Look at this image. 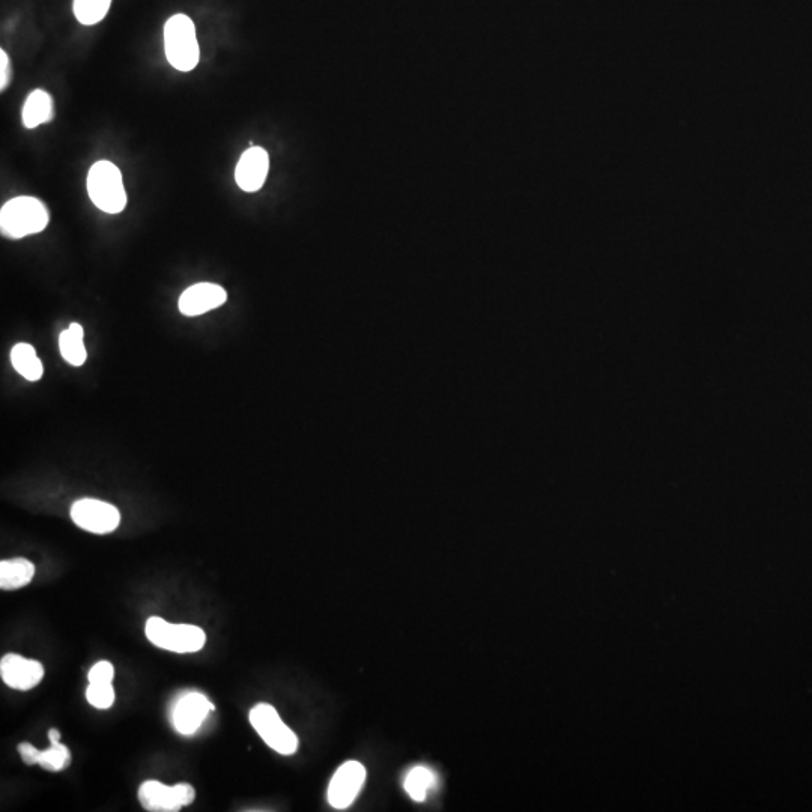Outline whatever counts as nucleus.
Returning <instances> with one entry per match:
<instances>
[{
    "mask_svg": "<svg viewBox=\"0 0 812 812\" xmlns=\"http://www.w3.org/2000/svg\"><path fill=\"white\" fill-rule=\"evenodd\" d=\"M53 118H55V101L52 95L43 89L31 92L23 106V125L29 130H34L40 125L49 124Z\"/></svg>",
    "mask_w": 812,
    "mask_h": 812,
    "instance_id": "13",
    "label": "nucleus"
},
{
    "mask_svg": "<svg viewBox=\"0 0 812 812\" xmlns=\"http://www.w3.org/2000/svg\"><path fill=\"white\" fill-rule=\"evenodd\" d=\"M11 363L14 369L31 382L40 381L44 375L43 363L38 358L34 346L29 343H19L11 351Z\"/></svg>",
    "mask_w": 812,
    "mask_h": 812,
    "instance_id": "16",
    "label": "nucleus"
},
{
    "mask_svg": "<svg viewBox=\"0 0 812 812\" xmlns=\"http://www.w3.org/2000/svg\"><path fill=\"white\" fill-rule=\"evenodd\" d=\"M35 566L26 558H13L0 563V588L5 591L19 590L31 584Z\"/></svg>",
    "mask_w": 812,
    "mask_h": 812,
    "instance_id": "14",
    "label": "nucleus"
},
{
    "mask_svg": "<svg viewBox=\"0 0 812 812\" xmlns=\"http://www.w3.org/2000/svg\"><path fill=\"white\" fill-rule=\"evenodd\" d=\"M112 0H74V14L82 25L92 26L104 20Z\"/></svg>",
    "mask_w": 812,
    "mask_h": 812,
    "instance_id": "19",
    "label": "nucleus"
},
{
    "mask_svg": "<svg viewBox=\"0 0 812 812\" xmlns=\"http://www.w3.org/2000/svg\"><path fill=\"white\" fill-rule=\"evenodd\" d=\"M49 220L46 205L37 197H14L8 200L0 211L2 234L13 240L40 234L49 225Z\"/></svg>",
    "mask_w": 812,
    "mask_h": 812,
    "instance_id": "1",
    "label": "nucleus"
},
{
    "mask_svg": "<svg viewBox=\"0 0 812 812\" xmlns=\"http://www.w3.org/2000/svg\"><path fill=\"white\" fill-rule=\"evenodd\" d=\"M0 677L11 689L31 691L43 682L44 667L34 659L10 653L0 661Z\"/></svg>",
    "mask_w": 812,
    "mask_h": 812,
    "instance_id": "10",
    "label": "nucleus"
},
{
    "mask_svg": "<svg viewBox=\"0 0 812 812\" xmlns=\"http://www.w3.org/2000/svg\"><path fill=\"white\" fill-rule=\"evenodd\" d=\"M17 749H19L20 755H22V760L25 761L28 766H35V764H37L40 749L35 748L34 745L28 742L20 743Z\"/></svg>",
    "mask_w": 812,
    "mask_h": 812,
    "instance_id": "23",
    "label": "nucleus"
},
{
    "mask_svg": "<svg viewBox=\"0 0 812 812\" xmlns=\"http://www.w3.org/2000/svg\"><path fill=\"white\" fill-rule=\"evenodd\" d=\"M250 724L273 751L292 755L298 751V737L270 704H258L250 710Z\"/></svg>",
    "mask_w": 812,
    "mask_h": 812,
    "instance_id": "5",
    "label": "nucleus"
},
{
    "mask_svg": "<svg viewBox=\"0 0 812 812\" xmlns=\"http://www.w3.org/2000/svg\"><path fill=\"white\" fill-rule=\"evenodd\" d=\"M140 803L143 808L149 812H176L182 806H188L193 803L196 797V790L193 785L187 782L181 784L164 785L160 781H145L140 785L139 793Z\"/></svg>",
    "mask_w": 812,
    "mask_h": 812,
    "instance_id": "6",
    "label": "nucleus"
},
{
    "mask_svg": "<svg viewBox=\"0 0 812 812\" xmlns=\"http://www.w3.org/2000/svg\"><path fill=\"white\" fill-rule=\"evenodd\" d=\"M11 80V61L10 56L5 50H0V89L5 91L10 85Z\"/></svg>",
    "mask_w": 812,
    "mask_h": 812,
    "instance_id": "22",
    "label": "nucleus"
},
{
    "mask_svg": "<svg viewBox=\"0 0 812 812\" xmlns=\"http://www.w3.org/2000/svg\"><path fill=\"white\" fill-rule=\"evenodd\" d=\"M270 170V157L264 148L252 146L244 151L235 169V181L241 190L247 193L259 191L267 179Z\"/></svg>",
    "mask_w": 812,
    "mask_h": 812,
    "instance_id": "12",
    "label": "nucleus"
},
{
    "mask_svg": "<svg viewBox=\"0 0 812 812\" xmlns=\"http://www.w3.org/2000/svg\"><path fill=\"white\" fill-rule=\"evenodd\" d=\"M88 194L98 210L107 214H119L127 207L122 173L110 161H97L88 173Z\"/></svg>",
    "mask_w": 812,
    "mask_h": 812,
    "instance_id": "3",
    "label": "nucleus"
},
{
    "mask_svg": "<svg viewBox=\"0 0 812 812\" xmlns=\"http://www.w3.org/2000/svg\"><path fill=\"white\" fill-rule=\"evenodd\" d=\"M366 781V769L358 761H346L328 785V802L333 808L345 809L354 802Z\"/></svg>",
    "mask_w": 812,
    "mask_h": 812,
    "instance_id": "9",
    "label": "nucleus"
},
{
    "mask_svg": "<svg viewBox=\"0 0 812 812\" xmlns=\"http://www.w3.org/2000/svg\"><path fill=\"white\" fill-rule=\"evenodd\" d=\"M86 700L95 709H110L115 703V689H113L112 683L109 685L89 683L88 689H86Z\"/></svg>",
    "mask_w": 812,
    "mask_h": 812,
    "instance_id": "20",
    "label": "nucleus"
},
{
    "mask_svg": "<svg viewBox=\"0 0 812 812\" xmlns=\"http://www.w3.org/2000/svg\"><path fill=\"white\" fill-rule=\"evenodd\" d=\"M214 710V704L200 692H185L173 701L170 721L181 736H193Z\"/></svg>",
    "mask_w": 812,
    "mask_h": 812,
    "instance_id": "7",
    "label": "nucleus"
},
{
    "mask_svg": "<svg viewBox=\"0 0 812 812\" xmlns=\"http://www.w3.org/2000/svg\"><path fill=\"white\" fill-rule=\"evenodd\" d=\"M149 643L173 653H196L207 643V635L199 626L173 625L161 617H151L145 626Z\"/></svg>",
    "mask_w": 812,
    "mask_h": 812,
    "instance_id": "4",
    "label": "nucleus"
},
{
    "mask_svg": "<svg viewBox=\"0 0 812 812\" xmlns=\"http://www.w3.org/2000/svg\"><path fill=\"white\" fill-rule=\"evenodd\" d=\"M83 337H85V331H83L82 325L77 324V322L71 324L67 330L62 331L61 337H59V349H61L62 357L71 366H82V364H85L86 358H88Z\"/></svg>",
    "mask_w": 812,
    "mask_h": 812,
    "instance_id": "15",
    "label": "nucleus"
},
{
    "mask_svg": "<svg viewBox=\"0 0 812 812\" xmlns=\"http://www.w3.org/2000/svg\"><path fill=\"white\" fill-rule=\"evenodd\" d=\"M71 519L77 527L89 533L109 534L118 528L121 515L115 506L106 501L85 498L73 504Z\"/></svg>",
    "mask_w": 812,
    "mask_h": 812,
    "instance_id": "8",
    "label": "nucleus"
},
{
    "mask_svg": "<svg viewBox=\"0 0 812 812\" xmlns=\"http://www.w3.org/2000/svg\"><path fill=\"white\" fill-rule=\"evenodd\" d=\"M50 748L40 751L37 764L49 772H61L71 764V752L64 743H61V731L52 728L49 730Z\"/></svg>",
    "mask_w": 812,
    "mask_h": 812,
    "instance_id": "17",
    "label": "nucleus"
},
{
    "mask_svg": "<svg viewBox=\"0 0 812 812\" xmlns=\"http://www.w3.org/2000/svg\"><path fill=\"white\" fill-rule=\"evenodd\" d=\"M113 677H115V667L109 661L97 662L88 673L89 683H95V685H109L113 682Z\"/></svg>",
    "mask_w": 812,
    "mask_h": 812,
    "instance_id": "21",
    "label": "nucleus"
},
{
    "mask_svg": "<svg viewBox=\"0 0 812 812\" xmlns=\"http://www.w3.org/2000/svg\"><path fill=\"white\" fill-rule=\"evenodd\" d=\"M435 785H437V775L431 769L416 767L406 775L403 787L414 800L422 802Z\"/></svg>",
    "mask_w": 812,
    "mask_h": 812,
    "instance_id": "18",
    "label": "nucleus"
},
{
    "mask_svg": "<svg viewBox=\"0 0 812 812\" xmlns=\"http://www.w3.org/2000/svg\"><path fill=\"white\" fill-rule=\"evenodd\" d=\"M228 294L216 283H197L182 292L179 298V312L185 316H199L219 309L226 303Z\"/></svg>",
    "mask_w": 812,
    "mask_h": 812,
    "instance_id": "11",
    "label": "nucleus"
},
{
    "mask_svg": "<svg viewBox=\"0 0 812 812\" xmlns=\"http://www.w3.org/2000/svg\"><path fill=\"white\" fill-rule=\"evenodd\" d=\"M164 50L169 64L175 70L188 73L200 61V47L197 43L196 26L185 14H176L164 26Z\"/></svg>",
    "mask_w": 812,
    "mask_h": 812,
    "instance_id": "2",
    "label": "nucleus"
}]
</instances>
